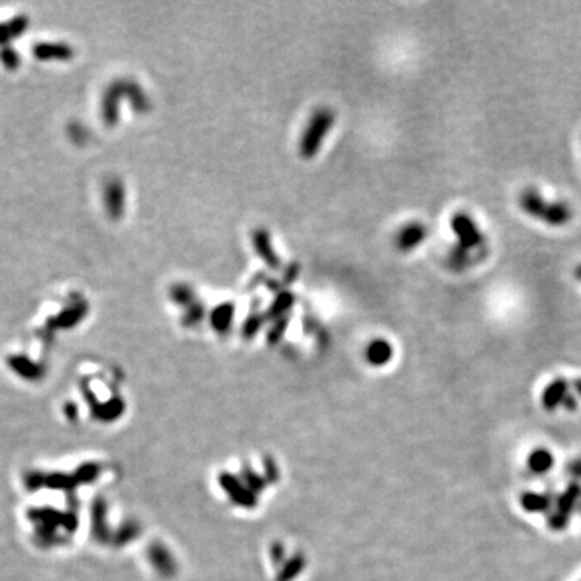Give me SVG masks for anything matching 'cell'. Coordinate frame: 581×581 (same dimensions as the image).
<instances>
[{"instance_id": "cell-1", "label": "cell", "mask_w": 581, "mask_h": 581, "mask_svg": "<svg viewBox=\"0 0 581 581\" xmlns=\"http://www.w3.org/2000/svg\"><path fill=\"white\" fill-rule=\"evenodd\" d=\"M451 228L456 231L457 244L451 252V267L456 270L468 268L477 262L475 254L481 257L486 249V239L480 225L468 213H457L451 218Z\"/></svg>"}, {"instance_id": "cell-2", "label": "cell", "mask_w": 581, "mask_h": 581, "mask_svg": "<svg viewBox=\"0 0 581 581\" xmlns=\"http://www.w3.org/2000/svg\"><path fill=\"white\" fill-rule=\"evenodd\" d=\"M520 208L528 217L541 221V223L547 226H554V228H561V226L567 225L572 220V208H570V206H567L566 202L547 201L535 187H528V189L522 192V196H520Z\"/></svg>"}, {"instance_id": "cell-3", "label": "cell", "mask_w": 581, "mask_h": 581, "mask_svg": "<svg viewBox=\"0 0 581 581\" xmlns=\"http://www.w3.org/2000/svg\"><path fill=\"white\" fill-rule=\"evenodd\" d=\"M336 120V115L333 110L322 107L315 110L310 116L306 128L301 136V142H299V152L304 158H313L322 149V144L330 135L331 128H333Z\"/></svg>"}, {"instance_id": "cell-4", "label": "cell", "mask_w": 581, "mask_h": 581, "mask_svg": "<svg viewBox=\"0 0 581 581\" xmlns=\"http://www.w3.org/2000/svg\"><path fill=\"white\" fill-rule=\"evenodd\" d=\"M126 97V80L112 82L102 97V120L108 126H115L120 121V102Z\"/></svg>"}, {"instance_id": "cell-5", "label": "cell", "mask_w": 581, "mask_h": 581, "mask_svg": "<svg viewBox=\"0 0 581 581\" xmlns=\"http://www.w3.org/2000/svg\"><path fill=\"white\" fill-rule=\"evenodd\" d=\"M104 202L105 210H107L108 217L113 220H120L125 213V204H126V192L125 186L121 180L112 178L107 181L104 187Z\"/></svg>"}, {"instance_id": "cell-6", "label": "cell", "mask_w": 581, "mask_h": 581, "mask_svg": "<svg viewBox=\"0 0 581 581\" xmlns=\"http://www.w3.org/2000/svg\"><path fill=\"white\" fill-rule=\"evenodd\" d=\"M428 237V228L420 221H411L397 231L394 244L401 252H412Z\"/></svg>"}, {"instance_id": "cell-7", "label": "cell", "mask_w": 581, "mask_h": 581, "mask_svg": "<svg viewBox=\"0 0 581 581\" xmlns=\"http://www.w3.org/2000/svg\"><path fill=\"white\" fill-rule=\"evenodd\" d=\"M252 246L257 256L263 260L265 265L270 268H280V257L276 254L273 244H271V237L267 230L257 228L252 232Z\"/></svg>"}, {"instance_id": "cell-8", "label": "cell", "mask_w": 581, "mask_h": 581, "mask_svg": "<svg viewBox=\"0 0 581 581\" xmlns=\"http://www.w3.org/2000/svg\"><path fill=\"white\" fill-rule=\"evenodd\" d=\"M580 494V488L577 485H572L570 488L563 492V494L558 497L557 501V512L551 517L549 525L552 530H562L568 522L570 511H572L575 501Z\"/></svg>"}, {"instance_id": "cell-9", "label": "cell", "mask_w": 581, "mask_h": 581, "mask_svg": "<svg viewBox=\"0 0 581 581\" xmlns=\"http://www.w3.org/2000/svg\"><path fill=\"white\" fill-rule=\"evenodd\" d=\"M568 396V383L563 378H557L542 392L541 404L546 411H554L558 406H562L566 397Z\"/></svg>"}, {"instance_id": "cell-10", "label": "cell", "mask_w": 581, "mask_h": 581, "mask_svg": "<svg viewBox=\"0 0 581 581\" xmlns=\"http://www.w3.org/2000/svg\"><path fill=\"white\" fill-rule=\"evenodd\" d=\"M392 346L389 341L386 339H373L367 346V351H365V357H367V362L373 367H383L392 358Z\"/></svg>"}, {"instance_id": "cell-11", "label": "cell", "mask_w": 581, "mask_h": 581, "mask_svg": "<svg viewBox=\"0 0 581 581\" xmlns=\"http://www.w3.org/2000/svg\"><path fill=\"white\" fill-rule=\"evenodd\" d=\"M232 318H235V304L231 302L220 304L210 313V323L217 333H226L231 328Z\"/></svg>"}, {"instance_id": "cell-12", "label": "cell", "mask_w": 581, "mask_h": 581, "mask_svg": "<svg viewBox=\"0 0 581 581\" xmlns=\"http://www.w3.org/2000/svg\"><path fill=\"white\" fill-rule=\"evenodd\" d=\"M35 55L41 60H70L75 51L66 44H39L35 47Z\"/></svg>"}, {"instance_id": "cell-13", "label": "cell", "mask_w": 581, "mask_h": 581, "mask_svg": "<svg viewBox=\"0 0 581 581\" xmlns=\"http://www.w3.org/2000/svg\"><path fill=\"white\" fill-rule=\"evenodd\" d=\"M527 463L531 472L536 475H542L549 472L552 468V465H554V457H552V454L544 449V447H538V449H535L530 454Z\"/></svg>"}, {"instance_id": "cell-14", "label": "cell", "mask_w": 581, "mask_h": 581, "mask_svg": "<svg viewBox=\"0 0 581 581\" xmlns=\"http://www.w3.org/2000/svg\"><path fill=\"white\" fill-rule=\"evenodd\" d=\"M126 97L130 99L131 107L136 112L144 113L151 108V101H149L147 94L141 89V86L135 81H126Z\"/></svg>"}, {"instance_id": "cell-15", "label": "cell", "mask_w": 581, "mask_h": 581, "mask_svg": "<svg viewBox=\"0 0 581 581\" xmlns=\"http://www.w3.org/2000/svg\"><path fill=\"white\" fill-rule=\"evenodd\" d=\"M170 297H171V301L180 307H191L192 304H196V292L192 291L191 286H187L185 283H178V285L171 286Z\"/></svg>"}, {"instance_id": "cell-16", "label": "cell", "mask_w": 581, "mask_h": 581, "mask_svg": "<svg viewBox=\"0 0 581 581\" xmlns=\"http://www.w3.org/2000/svg\"><path fill=\"white\" fill-rule=\"evenodd\" d=\"M292 304H294V294H291V292H287V291L280 292L278 297L275 299L273 304H271V307L268 308V318H273V320L283 318L285 313L289 312Z\"/></svg>"}, {"instance_id": "cell-17", "label": "cell", "mask_w": 581, "mask_h": 581, "mask_svg": "<svg viewBox=\"0 0 581 581\" xmlns=\"http://www.w3.org/2000/svg\"><path fill=\"white\" fill-rule=\"evenodd\" d=\"M551 499L544 494H536V492H527L522 496V507L527 512H544L549 508Z\"/></svg>"}, {"instance_id": "cell-18", "label": "cell", "mask_w": 581, "mask_h": 581, "mask_svg": "<svg viewBox=\"0 0 581 581\" xmlns=\"http://www.w3.org/2000/svg\"><path fill=\"white\" fill-rule=\"evenodd\" d=\"M204 315H206L204 306L201 302H196V304H192L191 307H187V310L185 312V317H182V323H185L186 326H194L201 322V320L204 318Z\"/></svg>"}, {"instance_id": "cell-19", "label": "cell", "mask_w": 581, "mask_h": 581, "mask_svg": "<svg viewBox=\"0 0 581 581\" xmlns=\"http://www.w3.org/2000/svg\"><path fill=\"white\" fill-rule=\"evenodd\" d=\"M263 322H265V318L262 317V315L252 313L251 317L246 320L244 328H242V335H244V337H254V335H256L257 331L262 328Z\"/></svg>"}, {"instance_id": "cell-20", "label": "cell", "mask_w": 581, "mask_h": 581, "mask_svg": "<svg viewBox=\"0 0 581 581\" xmlns=\"http://www.w3.org/2000/svg\"><path fill=\"white\" fill-rule=\"evenodd\" d=\"M287 322H289V320L283 317V318H280L276 323L271 325V330L268 331V341L270 342H276L281 336H283L285 330L287 328Z\"/></svg>"}, {"instance_id": "cell-21", "label": "cell", "mask_w": 581, "mask_h": 581, "mask_svg": "<svg viewBox=\"0 0 581 581\" xmlns=\"http://www.w3.org/2000/svg\"><path fill=\"white\" fill-rule=\"evenodd\" d=\"M297 275H299V265H291V267L286 271V281L296 280Z\"/></svg>"}, {"instance_id": "cell-22", "label": "cell", "mask_w": 581, "mask_h": 581, "mask_svg": "<svg viewBox=\"0 0 581 581\" xmlns=\"http://www.w3.org/2000/svg\"><path fill=\"white\" fill-rule=\"evenodd\" d=\"M562 406L566 407V408H570V411H573V408H577V402H575V397H573L572 394H568V396L566 397V401H563Z\"/></svg>"}, {"instance_id": "cell-23", "label": "cell", "mask_w": 581, "mask_h": 581, "mask_svg": "<svg viewBox=\"0 0 581 581\" xmlns=\"http://www.w3.org/2000/svg\"><path fill=\"white\" fill-rule=\"evenodd\" d=\"M573 386H575V389H577L578 394L581 396V380H575V381H573Z\"/></svg>"}, {"instance_id": "cell-24", "label": "cell", "mask_w": 581, "mask_h": 581, "mask_svg": "<svg viewBox=\"0 0 581 581\" xmlns=\"http://www.w3.org/2000/svg\"><path fill=\"white\" fill-rule=\"evenodd\" d=\"M577 276H578V280H581V267H578L577 270Z\"/></svg>"}]
</instances>
